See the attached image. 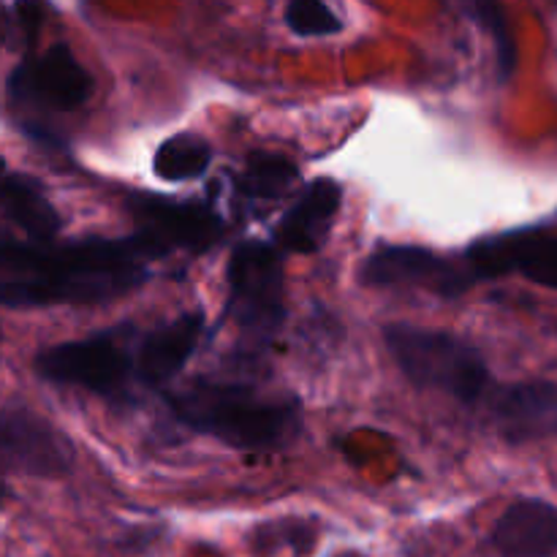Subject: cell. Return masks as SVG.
Segmentation results:
<instances>
[{
	"instance_id": "obj_1",
	"label": "cell",
	"mask_w": 557,
	"mask_h": 557,
	"mask_svg": "<svg viewBox=\"0 0 557 557\" xmlns=\"http://www.w3.org/2000/svg\"><path fill=\"white\" fill-rule=\"evenodd\" d=\"M169 256L150 237H82L71 243H0V302L5 310L98 305L150 281V261Z\"/></svg>"
},
{
	"instance_id": "obj_18",
	"label": "cell",
	"mask_w": 557,
	"mask_h": 557,
	"mask_svg": "<svg viewBox=\"0 0 557 557\" xmlns=\"http://www.w3.org/2000/svg\"><path fill=\"white\" fill-rule=\"evenodd\" d=\"M315 544V528L305 520H275L259 525L253 533V549L259 557H270L275 549L292 547L294 555H310Z\"/></svg>"
},
{
	"instance_id": "obj_7",
	"label": "cell",
	"mask_w": 557,
	"mask_h": 557,
	"mask_svg": "<svg viewBox=\"0 0 557 557\" xmlns=\"http://www.w3.org/2000/svg\"><path fill=\"white\" fill-rule=\"evenodd\" d=\"M370 288H419L441 299H457L473 286L466 261H451L419 245H381L359 267Z\"/></svg>"
},
{
	"instance_id": "obj_21",
	"label": "cell",
	"mask_w": 557,
	"mask_h": 557,
	"mask_svg": "<svg viewBox=\"0 0 557 557\" xmlns=\"http://www.w3.org/2000/svg\"><path fill=\"white\" fill-rule=\"evenodd\" d=\"M11 11H14V14H16V20H11L9 11L3 9V16H5L3 27H5V30L16 27V30H20L22 44H33V41H36L38 27H41V22H44V5H38V3H16V5H11Z\"/></svg>"
},
{
	"instance_id": "obj_10",
	"label": "cell",
	"mask_w": 557,
	"mask_h": 557,
	"mask_svg": "<svg viewBox=\"0 0 557 557\" xmlns=\"http://www.w3.org/2000/svg\"><path fill=\"white\" fill-rule=\"evenodd\" d=\"M462 261L476 283L517 272L536 286L557 288V237L539 228L476 239L466 248Z\"/></svg>"
},
{
	"instance_id": "obj_17",
	"label": "cell",
	"mask_w": 557,
	"mask_h": 557,
	"mask_svg": "<svg viewBox=\"0 0 557 557\" xmlns=\"http://www.w3.org/2000/svg\"><path fill=\"white\" fill-rule=\"evenodd\" d=\"M212 163V147L196 131H180L161 141L152 156V172L166 183H188L201 177Z\"/></svg>"
},
{
	"instance_id": "obj_12",
	"label": "cell",
	"mask_w": 557,
	"mask_h": 557,
	"mask_svg": "<svg viewBox=\"0 0 557 557\" xmlns=\"http://www.w3.org/2000/svg\"><path fill=\"white\" fill-rule=\"evenodd\" d=\"M493 424L511 446L557 438V384L520 381L500 386L493 400Z\"/></svg>"
},
{
	"instance_id": "obj_4",
	"label": "cell",
	"mask_w": 557,
	"mask_h": 557,
	"mask_svg": "<svg viewBox=\"0 0 557 557\" xmlns=\"http://www.w3.org/2000/svg\"><path fill=\"white\" fill-rule=\"evenodd\" d=\"M139 335L131 324L109 326L79 341L58 343L33 359V370L41 381L54 386L85 389L101 400L125 406L134 400L136 346Z\"/></svg>"
},
{
	"instance_id": "obj_11",
	"label": "cell",
	"mask_w": 557,
	"mask_h": 557,
	"mask_svg": "<svg viewBox=\"0 0 557 557\" xmlns=\"http://www.w3.org/2000/svg\"><path fill=\"white\" fill-rule=\"evenodd\" d=\"M207 332V319L201 310H188L152 330L141 332L136 346V379L139 386L161 392L183 373L185 364L199 351Z\"/></svg>"
},
{
	"instance_id": "obj_8",
	"label": "cell",
	"mask_w": 557,
	"mask_h": 557,
	"mask_svg": "<svg viewBox=\"0 0 557 557\" xmlns=\"http://www.w3.org/2000/svg\"><path fill=\"white\" fill-rule=\"evenodd\" d=\"M128 210L136 221V232L150 237L166 253L188 250L207 253L226 234L221 212L207 201L169 199L163 194H131Z\"/></svg>"
},
{
	"instance_id": "obj_19",
	"label": "cell",
	"mask_w": 557,
	"mask_h": 557,
	"mask_svg": "<svg viewBox=\"0 0 557 557\" xmlns=\"http://www.w3.org/2000/svg\"><path fill=\"white\" fill-rule=\"evenodd\" d=\"M473 16L484 25V30L493 36L495 44V58H498V79L509 82L517 71V60H520V49H517L515 33H511L506 11L498 3H473Z\"/></svg>"
},
{
	"instance_id": "obj_22",
	"label": "cell",
	"mask_w": 557,
	"mask_h": 557,
	"mask_svg": "<svg viewBox=\"0 0 557 557\" xmlns=\"http://www.w3.org/2000/svg\"><path fill=\"white\" fill-rule=\"evenodd\" d=\"M335 557H368V555H362V553H354V549H346V553H337Z\"/></svg>"
},
{
	"instance_id": "obj_2",
	"label": "cell",
	"mask_w": 557,
	"mask_h": 557,
	"mask_svg": "<svg viewBox=\"0 0 557 557\" xmlns=\"http://www.w3.org/2000/svg\"><path fill=\"white\" fill-rule=\"evenodd\" d=\"M166 411L180 428L239 451H281L302 433L297 397L226 381H194L169 392Z\"/></svg>"
},
{
	"instance_id": "obj_20",
	"label": "cell",
	"mask_w": 557,
	"mask_h": 557,
	"mask_svg": "<svg viewBox=\"0 0 557 557\" xmlns=\"http://www.w3.org/2000/svg\"><path fill=\"white\" fill-rule=\"evenodd\" d=\"M288 30L299 38H326L346 27V22L335 14V9L319 0H292L283 9Z\"/></svg>"
},
{
	"instance_id": "obj_14",
	"label": "cell",
	"mask_w": 557,
	"mask_h": 557,
	"mask_svg": "<svg viewBox=\"0 0 557 557\" xmlns=\"http://www.w3.org/2000/svg\"><path fill=\"white\" fill-rule=\"evenodd\" d=\"M490 542L500 557H555L557 506L542 498H517L495 522Z\"/></svg>"
},
{
	"instance_id": "obj_6",
	"label": "cell",
	"mask_w": 557,
	"mask_h": 557,
	"mask_svg": "<svg viewBox=\"0 0 557 557\" xmlns=\"http://www.w3.org/2000/svg\"><path fill=\"white\" fill-rule=\"evenodd\" d=\"M74 444L25 403L9 400L0 417V462L5 476L63 479L74 471Z\"/></svg>"
},
{
	"instance_id": "obj_9",
	"label": "cell",
	"mask_w": 557,
	"mask_h": 557,
	"mask_svg": "<svg viewBox=\"0 0 557 557\" xmlns=\"http://www.w3.org/2000/svg\"><path fill=\"white\" fill-rule=\"evenodd\" d=\"M5 92L20 107L71 112L92 92V76L76 60L69 44L58 41L44 52L20 60L5 79Z\"/></svg>"
},
{
	"instance_id": "obj_16",
	"label": "cell",
	"mask_w": 557,
	"mask_h": 557,
	"mask_svg": "<svg viewBox=\"0 0 557 557\" xmlns=\"http://www.w3.org/2000/svg\"><path fill=\"white\" fill-rule=\"evenodd\" d=\"M299 180V166L281 152L256 150L245 158L243 172L237 174V190L245 199L272 201L281 199Z\"/></svg>"
},
{
	"instance_id": "obj_13",
	"label": "cell",
	"mask_w": 557,
	"mask_h": 557,
	"mask_svg": "<svg viewBox=\"0 0 557 557\" xmlns=\"http://www.w3.org/2000/svg\"><path fill=\"white\" fill-rule=\"evenodd\" d=\"M343 207V185L337 180L319 177L302 188L292 207L283 212L272 232V243L283 253L313 256L330 239L335 218Z\"/></svg>"
},
{
	"instance_id": "obj_15",
	"label": "cell",
	"mask_w": 557,
	"mask_h": 557,
	"mask_svg": "<svg viewBox=\"0 0 557 557\" xmlns=\"http://www.w3.org/2000/svg\"><path fill=\"white\" fill-rule=\"evenodd\" d=\"M0 207H3L5 221L14 223L25 234V243L30 245H49L63 228V221L52 201L47 199L44 185L25 172H5Z\"/></svg>"
},
{
	"instance_id": "obj_3",
	"label": "cell",
	"mask_w": 557,
	"mask_h": 557,
	"mask_svg": "<svg viewBox=\"0 0 557 557\" xmlns=\"http://www.w3.org/2000/svg\"><path fill=\"white\" fill-rule=\"evenodd\" d=\"M272 239H245L232 250L226 267V319L239 346L261 354L277 341L286 324V261Z\"/></svg>"
},
{
	"instance_id": "obj_5",
	"label": "cell",
	"mask_w": 557,
	"mask_h": 557,
	"mask_svg": "<svg viewBox=\"0 0 557 557\" xmlns=\"http://www.w3.org/2000/svg\"><path fill=\"white\" fill-rule=\"evenodd\" d=\"M389 357L419 389H441L462 406H476L490 389V368L482 351L462 337L411 324H386Z\"/></svg>"
}]
</instances>
